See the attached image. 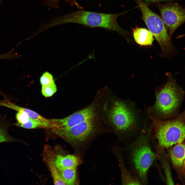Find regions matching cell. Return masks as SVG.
Instances as JSON below:
<instances>
[{"label":"cell","mask_w":185,"mask_h":185,"mask_svg":"<svg viewBox=\"0 0 185 185\" xmlns=\"http://www.w3.org/2000/svg\"><path fill=\"white\" fill-rule=\"evenodd\" d=\"M147 5L150 4L164 1H170L172 0H142Z\"/></svg>","instance_id":"obj_24"},{"label":"cell","mask_w":185,"mask_h":185,"mask_svg":"<svg viewBox=\"0 0 185 185\" xmlns=\"http://www.w3.org/2000/svg\"><path fill=\"white\" fill-rule=\"evenodd\" d=\"M126 12L116 13H98L79 10L55 17L51 20L53 26L63 24L73 23L91 28H101L115 31L130 41V34L118 24L117 19L125 14Z\"/></svg>","instance_id":"obj_1"},{"label":"cell","mask_w":185,"mask_h":185,"mask_svg":"<svg viewBox=\"0 0 185 185\" xmlns=\"http://www.w3.org/2000/svg\"><path fill=\"white\" fill-rule=\"evenodd\" d=\"M76 169L68 168L58 170L61 177L65 185H73L78 183Z\"/></svg>","instance_id":"obj_15"},{"label":"cell","mask_w":185,"mask_h":185,"mask_svg":"<svg viewBox=\"0 0 185 185\" xmlns=\"http://www.w3.org/2000/svg\"><path fill=\"white\" fill-rule=\"evenodd\" d=\"M86 107L64 118L50 119L53 124L52 129L69 128L87 120L100 116L101 100L98 99Z\"/></svg>","instance_id":"obj_7"},{"label":"cell","mask_w":185,"mask_h":185,"mask_svg":"<svg viewBox=\"0 0 185 185\" xmlns=\"http://www.w3.org/2000/svg\"><path fill=\"white\" fill-rule=\"evenodd\" d=\"M183 115L176 118L163 121L152 116L155 126L156 135L159 144L164 148L181 143L185 138L184 118Z\"/></svg>","instance_id":"obj_3"},{"label":"cell","mask_w":185,"mask_h":185,"mask_svg":"<svg viewBox=\"0 0 185 185\" xmlns=\"http://www.w3.org/2000/svg\"><path fill=\"white\" fill-rule=\"evenodd\" d=\"M57 91V87L54 82L49 85L42 87V94L45 97L52 96Z\"/></svg>","instance_id":"obj_17"},{"label":"cell","mask_w":185,"mask_h":185,"mask_svg":"<svg viewBox=\"0 0 185 185\" xmlns=\"http://www.w3.org/2000/svg\"><path fill=\"white\" fill-rule=\"evenodd\" d=\"M133 34L135 41L142 45H152L154 40L153 35L149 30L136 27L133 29Z\"/></svg>","instance_id":"obj_12"},{"label":"cell","mask_w":185,"mask_h":185,"mask_svg":"<svg viewBox=\"0 0 185 185\" xmlns=\"http://www.w3.org/2000/svg\"><path fill=\"white\" fill-rule=\"evenodd\" d=\"M2 0H0V3Z\"/></svg>","instance_id":"obj_25"},{"label":"cell","mask_w":185,"mask_h":185,"mask_svg":"<svg viewBox=\"0 0 185 185\" xmlns=\"http://www.w3.org/2000/svg\"><path fill=\"white\" fill-rule=\"evenodd\" d=\"M16 126L27 129H34L39 127H43V125L40 123L30 118L26 123L18 124Z\"/></svg>","instance_id":"obj_19"},{"label":"cell","mask_w":185,"mask_h":185,"mask_svg":"<svg viewBox=\"0 0 185 185\" xmlns=\"http://www.w3.org/2000/svg\"><path fill=\"white\" fill-rule=\"evenodd\" d=\"M40 82L42 86L48 85L54 82L52 75L49 72H44L41 77Z\"/></svg>","instance_id":"obj_20"},{"label":"cell","mask_w":185,"mask_h":185,"mask_svg":"<svg viewBox=\"0 0 185 185\" xmlns=\"http://www.w3.org/2000/svg\"><path fill=\"white\" fill-rule=\"evenodd\" d=\"M42 4L46 6L56 8L59 6V2L60 0H42Z\"/></svg>","instance_id":"obj_22"},{"label":"cell","mask_w":185,"mask_h":185,"mask_svg":"<svg viewBox=\"0 0 185 185\" xmlns=\"http://www.w3.org/2000/svg\"><path fill=\"white\" fill-rule=\"evenodd\" d=\"M175 82L170 80L159 91L156 95L154 106L157 112L165 115L170 114L178 107L180 95Z\"/></svg>","instance_id":"obj_6"},{"label":"cell","mask_w":185,"mask_h":185,"mask_svg":"<svg viewBox=\"0 0 185 185\" xmlns=\"http://www.w3.org/2000/svg\"><path fill=\"white\" fill-rule=\"evenodd\" d=\"M135 0L142 13L143 21L160 45L162 55L171 57L174 53V50L162 19L142 0Z\"/></svg>","instance_id":"obj_2"},{"label":"cell","mask_w":185,"mask_h":185,"mask_svg":"<svg viewBox=\"0 0 185 185\" xmlns=\"http://www.w3.org/2000/svg\"><path fill=\"white\" fill-rule=\"evenodd\" d=\"M154 154L148 146L142 145L134 150L133 158L134 164L142 178H144L154 159Z\"/></svg>","instance_id":"obj_9"},{"label":"cell","mask_w":185,"mask_h":185,"mask_svg":"<svg viewBox=\"0 0 185 185\" xmlns=\"http://www.w3.org/2000/svg\"><path fill=\"white\" fill-rule=\"evenodd\" d=\"M100 116L87 120L72 127L66 129H52L54 133L73 145L87 142L100 130Z\"/></svg>","instance_id":"obj_4"},{"label":"cell","mask_w":185,"mask_h":185,"mask_svg":"<svg viewBox=\"0 0 185 185\" xmlns=\"http://www.w3.org/2000/svg\"><path fill=\"white\" fill-rule=\"evenodd\" d=\"M15 48H13L6 53H0V60H14L21 57V55L14 52Z\"/></svg>","instance_id":"obj_18"},{"label":"cell","mask_w":185,"mask_h":185,"mask_svg":"<svg viewBox=\"0 0 185 185\" xmlns=\"http://www.w3.org/2000/svg\"><path fill=\"white\" fill-rule=\"evenodd\" d=\"M13 109L16 111L21 110L26 113L29 117L40 123L43 127L52 128L53 125L50 119H46L41 116L37 113L29 109L21 107L14 104L12 107Z\"/></svg>","instance_id":"obj_14"},{"label":"cell","mask_w":185,"mask_h":185,"mask_svg":"<svg viewBox=\"0 0 185 185\" xmlns=\"http://www.w3.org/2000/svg\"><path fill=\"white\" fill-rule=\"evenodd\" d=\"M54 161L58 170L65 168H77L81 162L79 157L70 154L63 155L54 153Z\"/></svg>","instance_id":"obj_11"},{"label":"cell","mask_w":185,"mask_h":185,"mask_svg":"<svg viewBox=\"0 0 185 185\" xmlns=\"http://www.w3.org/2000/svg\"><path fill=\"white\" fill-rule=\"evenodd\" d=\"M17 112L16 115L17 122L15 124V125L25 123L28 121L30 118L26 113L21 110Z\"/></svg>","instance_id":"obj_21"},{"label":"cell","mask_w":185,"mask_h":185,"mask_svg":"<svg viewBox=\"0 0 185 185\" xmlns=\"http://www.w3.org/2000/svg\"><path fill=\"white\" fill-rule=\"evenodd\" d=\"M158 7L171 38L175 30L185 22V9L176 3L159 4Z\"/></svg>","instance_id":"obj_8"},{"label":"cell","mask_w":185,"mask_h":185,"mask_svg":"<svg viewBox=\"0 0 185 185\" xmlns=\"http://www.w3.org/2000/svg\"><path fill=\"white\" fill-rule=\"evenodd\" d=\"M172 163L175 167L181 168L184 165L185 145L183 143L177 144L170 151Z\"/></svg>","instance_id":"obj_13"},{"label":"cell","mask_w":185,"mask_h":185,"mask_svg":"<svg viewBox=\"0 0 185 185\" xmlns=\"http://www.w3.org/2000/svg\"><path fill=\"white\" fill-rule=\"evenodd\" d=\"M8 125L4 123L0 122V143L18 142L21 141L10 136L7 130Z\"/></svg>","instance_id":"obj_16"},{"label":"cell","mask_w":185,"mask_h":185,"mask_svg":"<svg viewBox=\"0 0 185 185\" xmlns=\"http://www.w3.org/2000/svg\"><path fill=\"white\" fill-rule=\"evenodd\" d=\"M54 153L49 146L44 148L43 159L48 167L54 185H65L61 178L54 161Z\"/></svg>","instance_id":"obj_10"},{"label":"cell","mask_w":185,"mask_h":185,"mask_svg":"<svg viewBox=\"0 0 185 185\" xmlns=\"http://www.w3.org/2000/svg\"><path fill=\"white\" fill-rule=\"evenodd\" d=\"M63 1L68 3L70 6H76L79 9H83V7L80 6L78 3V0H60Z\"/></svg>","instance_id":"obj_23"},{"label":"cell","mask_w":185,"mask_h":185,"mask_svg":"<svg viewBox=\"0 0 185 185\" xmlns=\"http://www.w3.org/2000/svg\"><path fill=\"white\" fill-rule=\"evenodd\" d=\"M109 108L106 110L108 121L115 130L119 133L124 132L132 126L135 117L127 105L121 100L112 99Z\"/></svg>","instance_id":"obj_5"}]
</instances>
